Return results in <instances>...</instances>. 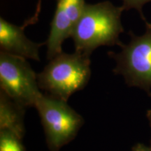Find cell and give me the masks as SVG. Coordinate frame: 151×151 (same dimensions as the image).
Masks as SVG:
<instances>
[{"label": "cell", "mask_w": 151, "mask_h": 151, "mask_svg": "<svg viewBox=\"0 0 151 151\" xmlns=\"http://www.w3.org/2000/svg\"><path fill=\"white\" fill-rule=\"evenodd\" d=\"M85 5L84 0H57L56 9L46 42L48 60L63 52L62 43L71 37Z\"/></svg>", "instance_id": "cell-6"}, {"label": "cell", "mask_w": 151, "mask_h": 151, "mask_svg": "<svg viewBox=\"0 0 151 151\" xmlns=\"http://www.w3.org/2000/svg\"><path fill=\"white\" fill-rule=\"evenodd\" d=\"M145 24L143 35L137 36L130 31V41L122 45L121 51L108 54L116 62L114 73L121 75L128 86L140 88L151 96V23Z\"/></svg>", "instance_id": "cell-3"}, {"label": "cell", "mask_w": 151, "mask_h": 151, "mask_svg": "<svg viewBox=\"0 0 151 151\" xmlns=\"http://www.w3.org/2000/svg\"><path fill=\"white\" fill-rule=\"evenodd\" d=\"M90 58L76 51L58 54L37 74L39 88L47 95L67 102L73 93L83 89L89 82Z\"/></svg>", "instance_id": "cell-2"}, {"label": "cell", "mask_w": 151, "mask_h": 151, "mask_svg": "<svg viewBox=\"0 0 151 151\" xmlns=\"http://www.w3.org/2000/svg\"><path fill=\"white\" fill-rule=\"evenodd\" d=\"M132 151H151L150 146H147L143 143H138L132 147Z\"/></svg>", "instance_id": "cell-12"}, {"label": "cell", "mask_w": 151, "mask_h": 151, "mask_svg": "<svg viewBox=\"0 0 151 151\" xmlns=\"http://www.w3.org/2000/svg\"><path fill=\"white\" fill-rule=\"evenodd\" d=\"M23 26H17L0 18L1 51L25 59L39 61V48L46 43H35L24 35Z\"/></svg>", "instance_id": "cell-7"}, {"label": "cell", "mask_w": 151, "mask_h": 151, "mask_svg": "<svg viewBox=\"0 0 151 151\" xmlns=\"http://www.w3.org/2000/svg\"><path fill=\"white\" fill-rule=\"evenodd\" d=\"M41 3H42V0H38V2L37 4V8H36V11L34 16L32 17H31L30 18L27 19V20H26V21H24V23L22 24V26H23L24 28L27 27L28 25H31V24L37 23L38 20H39V16L41 11Z\"/></svg>", "instance_id": "cell-11"}, {"label": "cell", "mask_w": 151, "mask_h": 151, "mask_svg": "<svg viewBox=\"0 0 151 151\" xmlns=\"http://www.w3.org/2000/svg\"><path fill=\"white\" fill-rule=\"evenodd\" d=\"M122 6H116L109 1L86 4L81 16L73 28L71 37L75 51L90 57L100 46L121 47L120 35L124 32L121 22Z\"/></svg>", "instance_id": "cell-1"}, {"label": "cell", "mask_w": 151, "mask_h": 151, "mask_svg": "<svg viewBox=\"0 0 151 151\" xmlns=\"http://www.w3.org/2000/svg\"><path fill=\"white\" fill-rule=\"evenodd\" d=\"M0 88L25 108L35 107L41 95L37 74L25 58L0 52Z\"/></svg>", "instance_id": "cell-5"}, {"label": "cell", "mask_w": 151, "mask_h": 151, "mask_svg": "<svg viewBox=\"0 0 151 151\" xmlns=\"http://www.w3.org/2000/svg\"><path fill=\"white\" fill-rule=\"evenodd\" d=\"M35 108L41 118L48 148L58 151L75 139L84 119L67 101L41 94Z\"/></svg>", "instance_id": "cell-4"}, {"label": "cell", "mask_w": 151, "mask_h": 151, "mask_svg": "<svg viewBox=\"0 0 151 151\" xmlns=\"http://www.w3.org/2000/svg\"><path fill=\"white\" fill-rule=\"evenodd\" d=\"M21 141L12 132L0 130V151H26Z\"/></svg>", "instance_id": "cell-9"}, {"label": "cell", "mask_w": 151, "mask_h": 151, "mask_svg": "<svg viewBox=\"0 0 151 151\" xmlns=\"http://www.w3.org/2000/svg\"><path fill=\"white\" fill-rule=\"evenodd\" d=\"M122 6L124 11H128L132 9H135L138 11L143 21H146L143 13V7L146 4L150 2L151 0H122Z\"/></svg>", "instance_id": "cell-10"}, {"label": "cell", "mask_w": 151, "mask_h": 151, "mask_svg": "<svg viewBox=\"0 0 151 151\" xmlns=\"http://www.w3.org/2000/svg\"><path fill=\"white\" fill-rule=\"evenodd\" d=\"M146 116H147V118H148V120L149 122V124H150V129H151V109H149V110L147 111V113H146ZM150 148H151V140H150Z\"/></svg>", "instance_id": "cell-13"}, {"label": "cell", "mask_w": 151, "mask_h": 151, "mask_svg": "<svg viewBox=\"0 0 151 151\" xmlns=\"http://www.w3.org/2000/svg\"><path fill=\"white\" fill-rule=\"evenodd\" d=\"M25 109L0 90V130L12 132L22 139L25 134Z\"/></svg>", "instance_id": "cell-8"}]
</instances>
